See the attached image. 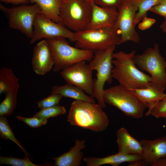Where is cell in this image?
<instances>
[{
    "label": "cell",
    "mask_w": 166,
    "mask_h": 166,
    "mask_svg": "<svg viewBox=\"0 0 166 166\" xmlns=\"http://www.w3.org/2000/svg\"><path fill=\"white\" fill-rule=\"evenodd\" d=\"M142 20V22L138 25L139 29L141 30L149 29L156 22L155 19L149 18L146 16L144 17Z\"/></svg>",
    "instance_id": "obj_33"
},
{
    "label": "cell",
    "mask_w": 166,
    "mask_h": 166,
    "mask_svg": "<svg viewBox=\"0 0 166 166\" xmlns=\"http://www.w3.org/2000/svg\"><path fill=\"white\" fill-rule=\"evenodd\" d=\"M93 71L86 61H83L62 70L60 74L67 83L81 89L91 96L94 89Z\"/></svg>",
    "instance_id": "obj_12"
},
{
    "label": "cell",
    "mask_w": 166,
    "mask_h": 166,
    "mask_svg": "<svg viewBox=\"0 0 166 166\" xmlns=\"http://www.w3.org/2000/svg\"><path fill=\"white\" fill-rule=\"evenodd\" d=\"M150 165L152 166H166V157L159 159Z\"/></svg>",
    "instance_id": "obj_36"
},
{
    "label": "cell",
    "mask_w": 166,
    "mask_h": 166,
    "mask_svg": "<svg viewBox=\"0 0 166 166\" xmlns=\"http://www.w3.org/2000/svg\"><path fill=\"white\" fill-rule=\"evenodd\" d=\"M76 48L95 52L120 44L121 37L113 27L87 29L74 32Z\"/></svg>",
    "instance_id": "obj_7"
},
{
    "label": "cell",
    "mask_w": 166,
    "mask_h": 166,
    "mask_svg": "<svg viewBox=\"0 0 166 166\" xmlns=\"http://www.w3.org/2000/svg\"><path fill=\"white\" fill-rule=\"evenodd\" d=\"M116 135L118 152L141 155L143 148L140 141L132 136L125 128L122 127L118 129Z\"/></svg>",
    "instance_id": "obj_18"
},
{
    "label": "cell",
    "mask_w": 166,
    "mask_h": 166,
    "mask_svg": "<svg viewBox=\"0 0 166 166\" xmlns=\"http://www.w3.org/2000/svg\"><path fill=\"white\" fill-rule=\"evenodd\" d=\"M18 120L21 121L30 127L36 128L45 125L47 122V119L33 117L32 118L25 117L20 116H15Z\"/></svg>",
    "instance_id": "obj_30"
},
{
    "label": "cell",
    "mask_w": 166,
    "mask_h": 166,
    "mask_svg": "<svg viewBox=\"0 0 166 166\" xmlns=\"http://www.w3.org/2000/svg\"><path fill=\"white\" fill-rule=\"evenodd\" d=\"M92 2L87 0H61V23L75 32L87 29L91 19Z\"/></svg>",
    "instance_id": "obj_3"
},
{
    "label": "cell",
    "mask_w": 166,
    "mask_h": 166,
    "mask_svg": "<svg viewBox=\"0 0 166 166\" xmlns=\"http://www.w3.org/2000/svg\"><path fill=\"white\" fill-rule=\"evenodd\" d=\"M92 5L91 19L87 29L113 27L118 17L117 8L102 7L93 2Z\"/></svg>",
    "instance_id": "obj_14"
},
{
    "label": "cell",
    "mask_w": 166,
    "mask_h": 166,
    "mask_svg": "<svg viewBox=\"0 0 166 166\" xmlns=\"http://www.w3.org/2000/svg\"><path fill=\"white\" fill-rule=\"evenodd\" d=\"M51 93H57L62 97L70 98L75 100L96 103L94 98L86 94L81 89L68 83L64 85L53 86Z\"/></svg>",
    "instance_id": "obj_20"
},
{
    "label": "cell",
    "mask_w": 166,
    "mask_h": 166,
    "mask_svg": "<svg viewBox=\"0 0 166 166\" xmlns=\"http://www.w3.org/2000/svg\"><path fill=\"white\" fill-rule=\"evenodd\" d=\"M122 1L123 0H93V2L102 7L117 8L121 5Z\"/></svg>",
    "instance_id": "obj_31"
},
{
    "label": "cell",
    "mask_w": 166,
    "mask_h": 166,
    "mask_svg": "<svg viewBox=\"0 0 166 166\" xmlns=\"http://www.w3.org/2000/svg\"><path fill=\"white\" fill-rule=\"evenodd\" d=\"M62 96L57 93H51L47 97L39 101L37 103L40 109L53 107L58 105Z\"/></svg>",
    "instance_id": "obj_29"
},
{
    "label": "cell",
    "mask_w": 166,
    "mask_h": 166,
    "mask_svg": "<svg viewBox=\"0 0 166 166\" xmlns=\"http://www.w3.org/2000/svg\"><path fill=\"white\" fill-rule=\"evenodd\" d=\"M132 90L145 107L148 109V111L152 109L166 94L164 92L165 89L152 81L144 88Z\"/></svg>",
    "instance_id": "obj_16"
},
{
    "label": "cell",
    "mask_w": 166,
    "mask_h": 166,
    "mask_svg": "<svg viewBox=\"0 0 166 166\" xmlns=\"http://www.w3.org/2000/svg\"><path fill=\"white\" fill-rule=\"evenodd\" d=\"M149 11L164 18H166V4L159 3L152 7Z\"/></svg>",
    "instance_id": "obj_32"
},
{
    "label": "cell",
    "mask_w": 166,
    "mask_h": 166,
    "mask_svg": "<svg viewBox=\"0 0 166 166\" xmlns=\"http://www.w3.org/2000/svg\"><path fill=\"white\" fill-rule=\"evenodd\" d=\"M161 3L166 4V0H162Z\"/></svg>",
    "instance_id": "obj_39"
},
{
    "label": "cell",
    "mask_w": 166,
    "mask_h": 166,
    "mask_svg": "<svg viewBox=\"0 0 166 166\" xmlns=\"http://www.w3.org/2000/svg\"><path fill=\"white\" fill-rule=\"evenodd\" d=\"M0 165L6 164L13 166H40L33 163L28 157H25L23 159L13 157L0 156Z\"/></svg>",
    "instance_id": "obj_27"
},
{
    "label": "cell",
    "mask_w": 166,
    "mask_h": 166,
    "mask_svg": "<svg viewBox=\"0 0 166 166\" xmlns=\"http://www.w3.org/2000/svg\"><path fill=\"white\" fill-rule=\"evenodd\" d=\"M52 53L54 65L53 72H57L79 62L90 61L94 57V52L70 45L65 38L57 37L48 39Z\"/></svg>",
    "instance_id": "obj_5"
},
{
    "label": "cell",
    "mask_w": 166,
    "mask_h": 166,
    "mask_svg": "<svg viewBox=\"0 0 166 166\" xmlns=\"http://www.w3.org/2000/svg\"><path fill=\"white\" fill-rule=\"evenodd\" d=\"M151 115L157 118H166V96L160 100L151 110L148 111L145 115Z\"/></svg>",
    "instance_id": "obj_28"
},
{
    "label": "cell",
    "mask_w": 166,
    "mask_h": 166,
    "mask_svg": "<svg viewBox=\"0 0 166 166\" xmlns=\"http://www.w3.org/2000/svg\"><path fill=\"white\" fill-rule=\"evenodd\" d=\"M140 142L143 148L142 160L148 164L166 157V136L154 140L143 139Z\"/></svg>",
    "instance_id": "obj_15"
},
{
    "label": "cell",
    "mask_w": 166,
    "mask_h": 166,
    "mask_svg": "<svg viewBox=\"0 0 166 166\" xmlns=\"http://www.w3.org/2000/svg\"><path fill=\"white\" fill-rule=\"evenodd\" d=\"M103 98L105 103L134 118H141L146 108L133 90L120 84L104 89Z\"/></svg>",
    "instance_id": "obj_4"
},
{
    "label": "cell",
    "mask_w": 166,
    "mask_h": 166,
    "mask_svg": "<svg viewBox=\"0 0 166 166\" xmlns=\"http://www.w3.org/2000/svg\"><path fill=\"white\" fill-rule=\"evenodd\" d=\"M85 140H75L74 146L67 152L56 157L52 158L56 166H79L83 160V153L81 151L85 148Z\"/></svg>",
    "instance_id": "obj_17"
},
{
    "label": "cell",
    "mask_w": 166,
    "mask_h": 166,
    "mask_svg": "<svg viewBox=\"0 0 166 166\" xmlns=\"http://www.w3.org/2000/svg\"><path fill=\"white\" fill-rule=\"evenodd\" d=\"M102 108L98 104L75 100L71 104L67 121L72 126L96 132L103 131L109 120Z\"/></svg>",
    "instance_id": "obj_2"
},
{
    "label": "cell",
    "mask_w": 166,
    "mask_h": 166,
    "mask_svg": "<svg viewBox=\"0 0 166 166\" xmlns=\"http://www.w3.org/2000/svg\"><path fill=\"white\" fill-rule=\"evenodd\" d=\"M117 9L118 17L113 29L120 35V44L128 41L138 43L140 38L135 30V15L138 9L130 0H123Z\"/></svg>",
    "instance_id": "obj_9"
},
{
    "label": "cell",
    "mask_w": 166,
    "mask_h": 166,
    "mask_svg": "<svg viewBox=\"0 0 166 166\" xmlns=\"http://www.w3.org/2000/svg\"><path fill=\"white\" fill-rule=\"evenodd\" d=\"M0 104V116L6 117L13 113L17 103V92H10Z\"/></svg>",
    "instance_id": "obj_25"
},
{
    "label": "cell",
    "mask_w": 166,
    "mask_h": 166,
    "mask_svg": "<svg viewBox=\"0 0 166 166\" xmlns=\"http://www.w3.org/2000/svg\"><path fill=\"white\" fill-rule=\"evenodd\" d=\"M0 8L1 10L6 14L8 9V8L5 7L1 4H0Z\"/></svg>",
    "instance_id": "obj_38"
},
{
    "label": "cell",
    "mask_w": 166,
    "mask_h": 166,
    "mask_svg": "<svg viewBox=\"0 0 166 166\" xmlns=\"http://www.w3.org/2000/svg\"><path fill=\"white\" fill-rule=\"evenodd\" d=\"M66 112L64 107L61 106L58 104L53 107L41 109L33 117L47 119L50 117H54L64 114Z\"/></svg>",
    "instance_id": "obj_26"
},
{
    "label": "cell",
    "mask_w": 166,
    "mask_h": 166,
    "mask_svg": "<svg viewBox=\"0 0 166 166\" xmlns=\"http://www.w3.org/2000/svg\"><path fill=\"white\" fill-rule=\"evenodd\" d=\"M128 166H144L148 164L142 160H139L130 162Z\"/></svg>",
    "instance_id": "obj_35"
},
{
    "label": "cell",
    "mask_w": 166,
    "mask_h": 166,
    "mask_svg": "<svg viewBox=\"0 0 166 166\" xmlns=\"http://www.w3.org/2000/svg\"><path fill=\"white\" fill-rule=\"evenodd\" d=\"M165 96H166V94H165Z\"/></svg>",
    "instance_id": "obj_41"
},
{
    "label": "cell",
    "mask_w": 166,
    "mask_h": 166,
    "mask_svg": "<svg viewBox=\"0 0 166 166\" xmlns=\"http://www.w3.org/2000/svg\"><path fill=\"white\" fill-rule=\"evenodd\" d=\"M33 26V34L30 41V44L42 38L49 39L57 37L75 42L74 32L62 23L54 22L42 13H38L35 15Z\"/></svg>",
    "instance_id": "obj_10"
},
{
    "label": "cell",
    "mask_w": 166,
    "mask_h": 166,
    "mask_svg": "<svg viewBox=\"0 0 166 166\" xmlns=\"http://www.w3.org/2000/svg\"><path fill=\"white\" fill-rule=\"evenodd\" d=\"M139 160H142L141 155L126 154L119 152L104 157H83V159L87 166H99L105 164L118 166L123 163H129Z\"/></svg>",
    "instance_id": "obj_19"
},
{
    "label": "cell",
    "mask_w": 166,
    "mask_h": 166,
    "mask_svg": "<svg viewBox=\"0 0 166 166\" xmlns=\"http://www.w3.org/2000/svg\"><path fill=\"white\" fill-rule=\"evenodd\" d=\"M136 50L128 53L122 51L113 53L112 60L113 78L131 89L143 88L152 81L151 77L139 70L134 60Z\"/></svg>",
    "instance_id": "obj_1"
},
{
    "label": "cell",
    "mask_w": 166,
    "mask_h": 166,
    "mask_svg": "<svg viewBox=\"0 0 166 166\" xmlns=\"http://www.w3.org/2000/svg\"><path fill=\"white\" fill-rule=\"evenodd\" d=\"M0 1L7 4L11 3L14 5H27L30 3L29 0H0Z\"/></svg>",
    "instance_id": "obj_34"
},
{
    "label": "cell",
    "mask_w": 166,
    "mask_h": 166,
    "mask_svg": "<svg viewBox=\"0 0 166 166\" xmlns=\"http://www.w3.org/2000/svg\"><path fill=\"white\" fill-rule=\"evenodd\" d=\"M31 4L36 3L40 6L41 13L53 21L61 23L59 16L61 0H29Z\"/></svg>",
    "instance_id": "obj_22"
},
{
    "label": "cell",
    "mask_w": 166,
    "mask_h": 166,
    "mask_svg": "<svg viewBox=\"0 0 166 166\" xmlns=\"http://www.w3.org/2000/svg\"><path fill=\"white\" fill-rule=\"evenodd\" d=\"M115 47L116 45H113L106 50L95 51L89 64L93 71H97L96 78L94 79V89L91 96L96 98L103 108L106 107L103 98L104 85L106 82L111 84L112 81V60Z\"/></svg>",
    "instance_id": "obj_6"
},
{
    "label": "cell",
    "mask_w": 166,
    "mask_h": 166,
    "mask_svg": "<svg viewBox=\"0 0 166 166\" xmlns=\"http://www.w3.org/2000/svg\"><path fill=\"white\" fill-rule=\"evenodd\" d=\"M134 60L136 66L150 74L153 82L165 89L166 61L160 54L157 44L148 48L141 54L135 55Z\"/></svg>",
    "instance_id": "obj_8"
},
{
    "label": "cell",
    "mask_w": 166,
    "mask_h": 166,
    "mask_svg": "<svg viewBox=\"0 0 166 166\" xmlns=\"http://www.w3.org/2000/svg\"><path fill=\"white\" fill-rule=\"evenodd\" d=\"M87 0L89 1L90 2H93V0Z\"/></svg>",
    "instance_id": "obj_40"
},
{
    "label": "cell",
    "mask_w": 166,
    "mask_h": 166,
    "mask_svg": "<svg viewBox=\"0 0 166 166\" xmlns=\"http://www.w3.org/2000/svg\"><path fill=\"white\" fill-rule=\"evenodd\" d=\"M41 11L40 6L36 3L31 5L22 4L8 8L6 14L9 26L30 38L33 34L35 17Z\"/></svg>",
    "instance_id": "obj_11"
},
{
    "label": "cell",
    "mask_w": 166,
    "mask_h": 166,
    "mask_svg": "<svg viewBox=\"0 0 166 166\" xmlns=\"http://www.w3.org/2000/svg\"><path fill=\"white\" fill-rule=\"evenodd\" d=\"M164 18V21L160 26V28L163 32L166 33V18Z\"/></svg>",
    "instance_id": "obj_37"
},
{
    "label": "cell",
    "mask_w": 166,
    "mask_h": 166,
    "mask_svg": "<svg viewBox=\"0 0 166 166\" xmlns=\"http://www.w3.org/2000/svg\"><path fill=\"white\" fill-rule=\"evenodd\" d=\"M0 136L3 139H9L14 142L22 149L26 156L28 157L30 156L29 153L15 137L6 117L0 116Z\"/></svg>",
    "instance_id": "obj_24"
},
{
    "label": "cell",
    "mask_w": 166,
    "mask_h": 166,
    "mask_svg": "<svg viewBox=\"0 0 166 166\" xmlns=\"http://www.w3.org/2000/svg\"><path fill=\"white\" fill-rule=\"evenodd\" d=\"M31 63L34 71L40 75H45L53 69V57L48 39L41 41L35 45Z\"/></svg>",
    "instance_id": "obj_13"
},
{
    "label": "cell",
    "mask_w": 166,
    "mask_h": 166,
    "mask_svg": "<svg viewBox=\"0 0 166 166\" xmlns=\"http://www.w3.org/2000/svg\"><path fill=\"white\" fill-rule=\"evenodd\" d=\"M162 0H130L132 5L138 9L135 15L136 25L147 15V12L154 6L161 3Z\"/></svg>",
    "instance_id": "obj_23"
},
{
    "label": "cell",
    "mask_w": 166,
    "mask_h": 166,
    "mask_svg": "<svg viewBox=\"0 0 166 166\" xmlns=\"http://www.w3.org/2000/svg\"><path fill=\"white\" fill-rule=\"evenodd\" d=\"M18 78L12 70L6 67L0 69V94L17 92L19 87Z\"/></svg>",
    "instance_id": "obj_21"
}]
</instances>
